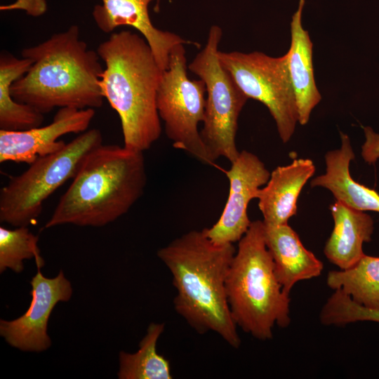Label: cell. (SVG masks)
<instances>
[{"mask_svg":"<svg viewBox=\"0 0 379 379\" xmlns=\"http://www.w3.org/2000/svg\"><path fill=\"white\" fill-rule=\"evenodd\" d=\"M236 251L233 244H214L202 230L190 231L157 252L172 276L177 313L199 333L213 331L233 348H239L241 339L226 279Z\"/></svg>","mask_w":379,"mask_h":379,"instance_id":"1","label":"cell"},{"mask_svg":"<svg viewBox=\"0 0 379 379\" xmlns=\"http://www.w3.org/2000/svg\"><path fill=\"white\" fill-rule=\"evenodd\" d=\"M21 55L32 63L11 86L17 102L44 114L56 107L82 109L102 105L100 81L104 69L97 51L79 39L78 26L25 48Z\"/></svg>","mask_w":379,"mask_h":379,"instance_id":"2","label":"cell"},{"mask_svg":"<svg viewBox=\"0 0 379 379\" xmlns=\"http://www.w3.org/2000/svg\"><path fill=\"white\" fill-rule=\"evenodd\" d=\"M96 51L105 66L100 86L119 114L124 146L143 152L161 134L157 95L164 70L145 38L131 31L112 33Z\"/></svg>","mask_w":379,"mask_h":379,"instance_id":"3","label":"cell"},{"mask_svg":"<svg viewBox=\"0 0 379 379\" xmlns=\"http://www.w3.org/2000/svg\"><path fill=\"white\" fill-rule=\"evenodd\" d=\"M146 182L142 152L102 144L86 156L45 227L105 226L128 213Z\"/></svg>","mask_w":379,"mask_h":379,"instance_id":"4","label":"cell"},{"mask_svg":"<svg viewBox=\"0 0 379 379\" xmlns=\"http://www.w3.org/2000/svg\"><path fill=\"white\" fill-rule=\"evenodd\" d=\"M262 220L251 222L239 241L227 279L226 294L237 326L255 338H272L275 325H289L290 298L274 272L265 240Z\"/></svg>","mask_w":379,"mask_h":379,"instance_id":"5","label":"cell"},{"mask_svg":"<svg viewBox=\"0 0 379 379\" xmlns=\"http://www.w3.org/2000/svg\"><path fill=\"white\" fill-rule=\"evenodd\" d=\"M102 144L100 130L81 133L57 152L39 157L0 192V220L28 226L39 216L45 200L76 175L86 156Z\"/></svg>","mask_w":379,"mask_h":379,"instance_id":"6","label":"cell"},{"mask_svg":"<svg viewBox=\"0 0 379 379\" xmlns=\"http://www.w3.org/2000/svg\"><path fill=\"white\" fill-rule=\"evenodd\" d=\"M222 35L220 27L211 26L204 48L188 69L206 85L201 140L214 161L222 157L232 163L240 152L236 145L238 119L249 98L219 60L218 45Z\"/></svg>","mask_w":379,"mask_h":379,"instance_id":"7","label":"cell"},{"mask_svg":"<svg viewBox=\"0 0 379 379\" xmlns=\"http://www.w3.org/2000/svg\"><path fill=\"white\" fill-rule=\"evenodd\" d=\"M183 45H176L170 53L168 67L163 72L157 91L158 113L174 148L205 164L213 165L215 161L198 130L199 124L204 119L206 85L201 79L191 80L187 77Z\"/></svg>","mask_w":379,"mask_h":379,"instance_id":"8","label":"cell"},{"mask_svg":"<svg viewBox=\"0 0 379 379\" xmlns=\"http://www.w3.org/2000/svg\"><path fill=\"white\" fill-rule=\"evenodd\" d=\"M218 55L221 65L246 95L267 107L281 141H289L298 123V112L287 53L272 57L259 51H219Z\"/></svg>","mask_w":379,"mask_h":379,"instance_id":"9","label":"cell"},{"mask_svg":"<svg viewBox=\"0 0 379 379\" xmlns=\"http://www.w3.org/2000/svg\"><path fill=\"white\" fill-rule=\"evenodd\" d=\"M32 301L20 317L0 321V334L12 347L23 351L47 350L51 340L47 333L48 322L59 302L68 301L72 294L69 281L62 270L54 278H46L38 268L30 281Z\"/></svg>","mask_w":379,"mask_h":379,"instance_id":"10","label":"cell"},{"mask_svg":"<svg viewBox=\"0 0 379 379\" xmlns=\"http://www.w3.org/2000/svg\"><path fill=\"white\" fill-rule=\"evenodd\" d=\"M231 164L225 171L230 190L225 208L218 221L204 229L216 244H233L245 234L251 223L247 213L248 204L256 199L259 189L266 185L271 174L258 156L246 150L240 152Z\"/></svg>","mask_w":379,"mask_h":379,"instance_id":"11","label":"cell"},{"mask_svg":"<svg viewBox=\"0 0 379 379\" xmlns=\"http://www.w3.org/2000/svg\"><path fill=\"white\" fill-rule=\"evenodd\" d=\"M94 116L92 108L62 107L46 126L24 131L0 130V162L30 164L39 157L54 153L66 144L58 140L61 136L85 132Z\"/></svg>","mask_w":379,"mask_h":379,"instance_id":"12","label":"cell"},{"mask_svg":"<svg viewBox=\"0 0 379 379\" xmlns=\"http://www.w3.org/2000/svg\"><path fill=\"white\" fill-rule=\"evenodd\" d=\"M95 6L92 15L97 27L110 33L120 26H131L138 30L150 46L164 71L168 67L171 50L178 44H197L179 35L157 28L149 18L148 6L153 0H101Z\"/></svg>","mask_w":379,"mask_h":379,"instance_id":"13","label":"cell"},{"mask_svg":"<svg viewBox=\"0 0 379 379\" xmlns=\"http://www.w3.org/2000/svg\"><path fill=\"white\" fill-rule=\"evenodd\" d=\"M315 166L310 159H294L291 164L277 167L266 185L260 188L256 199L267 225L287 224L297 213L301 190L314 175Z\"/></svg>","mask_w":379,"mask_h":379,"instance_id":"14","label":"cell"},{"mask_svg":"<svg viewBox=\"0 0 379 379\" xmlns=\"http://www.w3.org/2000/svg\"><path fill=\"white\" fill-rule=\"evenodd\" d=\"M264 225L265 244L273 260L275 275L285 293L289 294L298 281L320 276L323 262L304 246L288 223Z\"/></svg>","mask_w":379,"mask_h":379,"instance_id":"15","label":"cell"},{"mask_svg":"<svg viewBox=\"0 0 379 379\" xmlns=\"http://www.w3.org/2000/svg\"><path fill=\"white\" fill-rule=\"evenodd\" d=\"M305 0H299L291 21V44L288 55L290 77L298 112V123H308L313 109L320 102L321 95L317 88L313 68V44L302 23Z\"/></svg>","mask_w":379,"mask_h":379,"instance_id":"16","label":"cell"},{"mask_svg":"<svg viewBox=\"0 0 379 379\" xmlns=\"http://www.w3.org/2000/svg\"><path fill=\"white\" fill-rule=\"evenodd\" d=\"M340 148L326 154L325 173L313 178L310 185L327 189L337 201L357 210L379 213V194L351 177L350 164L354 152L348 135L340 132Z\"/></svg>","mask_w":379,"mask_h":379,"instance_id":"17","label":"cell"},{"mask_svg":"<svg viewBox=\"0 0 379 379\" xmlns=\"http://www.w3.org/2000/svg\"><path fill=\"white\" fill-rule=\"evenodd\" d=\"M333 230L326 242L324 253L339 270L355 265L364 255L363 244L369 242L373 232L372 218L364 211L335 201L330 207Z\"/></svg>","mask_w":379,"mask_h":379,"instance_id":"18","label":"cell"},{"mask_svg":"<svg viewBox=\"0 0 379 379\" xmlns=\"http://www.w3.org/2000/svg\"><path fill=\"white\" fill-rule=\"evenodd\" d=\"M32 61L6 52L0 55V130L24 131L41 126L44 114L15 100L11 94L14 81L25 74Z\"/></svg>","mask_w":379,"mask_h":379,"instance_id":"19","label":"cell"},{"mask_svg":"<svg viewBox=\"0 0 379 379\" xmlns=\"http://www.w3.org/2000/svg\"><path fill=\"white\" fill-rule=\"evenodd\" d=\"M326 284L365 307L379 310V257L364 254L348 269L330 271Z\"/></svg>","mask_w":379,"mask_h":379,"instance_id":"20","label":"cell"},{"mask_svg":"<svg viewBox=\"0 0 379 379\" xmlns=\"http://www.w3.org/2000/svg\"><path fill=\"white\" fill-rule=\"evenodd\" d=\"M164 329V324H150L136 352H120L119 379L173 378L169 361L157 352V340Z\"/></svg>","mask_w":379,"mask_h":379,"instance_id":"21","label":"cell"},{"mask_svg":"<svg viewBox=\"0 0 379 379\" xmlns=\"http://www.w3.org/2000/svg\"><path fill=\"white\" fill-rule=\"evenodd\" d=\"M39 237L27 226L14 230L0 227V272L7 268L19 273L23 270V260L34 258L40 268L44 262L38 246Z\"/></svg>","mask_w":379,"mask_h":379,"instance_id":"22","label":"cell"},{"mask_svg":"<svg viewBox=\"0 0 379 379\" xmlns=\"http://www.w3.org/2000/svg\"><path fill=\"white\" fill-rule=\"evenodd\" d=\"M319 319L325 326H340L361 321L379 323V310L365 307L343 291L335 290L323 306Z\"/></svg>","mask_w":379,"mask_h":379,"instance_id":"23","label":"cell"},{"mask_svg":"<svg viewBox=\"0 0 379 379\" xmlns=\"http://www.w3.org/2000/svg\"><path fill=\"white\" fill-rule=\"evenodd\" d=\"M365 141L361 146V157L368 164H373L379 159V133L370 126L363 128Z\"/></svg>","mask_w":379,"mask_h":379,"instance_id":"24","label":"cell"},{"mask_svg":"<svg viewBox=\"0 0 379 379\" xmlns=\"http://www.w3.org/2000/svg\"><path fill=\"white\" fill-rule=\"evenodd\" d=\"M160 0H157V4H159Z\"/></svg>","mask_w":379,"mask_h":379,"instance_id":"25","label":"cell"}]
</instances>
